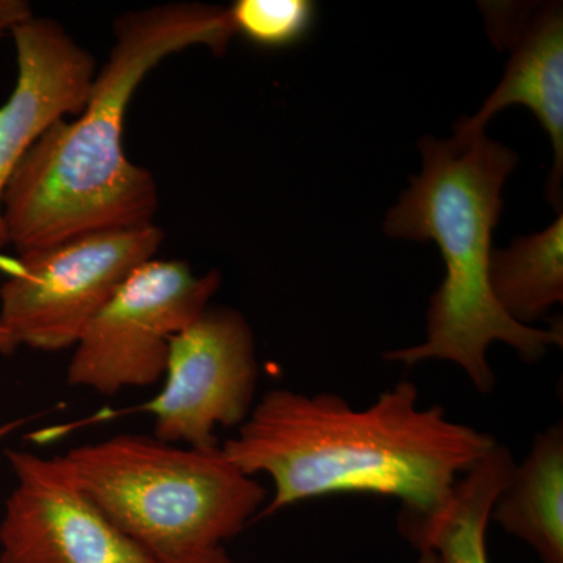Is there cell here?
<instances>
[{"label":"cell","instance_id":"cell-18","mask_svg":"<svg viewBox=\"0 0 563 563\" xmlns=\"http://www.w3.org/2000/svg\"><path fill=\"white\" fill-rule=\"evenodd\" d=\"M24 422V420H13L5 422V424H0V442H2L3 439H7L10 433H13L16 431V429H20Z\"/></svg>","mask_w":563,"mask_h":563},{"label":"cell","instance_id":"cell-15","mask_svg":"<svg viewBox=\"0 0 563 563\" xmlns=\"http://www.w3.org/2000/svg\"><path fill=\"white\" fill-rule=\"evenodd\" d=\"M31 3L25 0H0V38L9 36L20 22L31 18Z\"/></svg>","mask_w":563,"mask_h":563},{"label":"cell","instance_id":"cell-1","mask_svg":"<svg viewBox=\"0 0 563 563\" xmlns=\"http://www.w3.org/2000/svg\"><path fill=\"white\" fill-rule=\"evenodd\" d=\"M496 444L444 407L420 406L417 385L402 380L362 409L335 393L273 388L222 451L243 473L272 479L257 520L343 493L396 498L399 514L421 517L437 512Z\"/></svg>","mask_w":563,"mask_h":563},{"label":"cell","instance_id":"cell-10","mask_svg":"<svg viewBox=\"0 0 563 563\" xmlns=\"http://www.w3.org/2000/svg\"><path fill=\"white\" fill-rule=\"evenodd\" d=\"M488 35L496 47L510 51L506 74L490 98L470 120L455 124L454 140L484 133L499 111L525 106L550 135L554 168L548 199L562 211L563 177V14L561 2L481 3Z\"/></svg>","mask_w":563,"mask_h":563},{"label":"cell","instance_id":"cell-7","mask_svg":"<svg viewBox=\"0 0 563 563\" xmlns=\"http://www.w3.org/2000/svg\"><path fill=\"white\" fill-rule=\"evenodd\" d=\"M258 376L254 332L243 314L209 306L174 336L162 390L140 409L165 442L218 446L214 429L240 428L250 417Z\"/></svg>","mask_w":563,"mask_h":563},{"label":"cell","instance_id":"cell-5","mask_svg":"<svg viewBox=\"0 0 563 563\" xmlns=\"http://www.w3.org/2000/svg\"><path fill=\"white\" fill-rule=\"evenodd\" d=\"M157 224L91 233L47 250L0 255V325L20 346L73 350L87 325L143 263L161 250Z\"/></svg>","mask_w":563,"mask_h":563},{"label":"cell","instance_id":"cell-4","mask_svg":"<svg viewBox=\"0 0 563 563\" xmlns=\"http://www.w3.org/2000/svg\"><path fill=\"white\" fill-rule=\"evenodd\" d=\"M62 459L111 523L158 563L224 547L266 504L265 487L220 444L192 448L124 432Z\"/></svg>","mask_w":563,"mask_h":563},{"label":"cell","instance_id":"cell-8","mask_svg":"<svg viewBox=\"0 0 563 563\" xmlns=\"http://www.w3.org/2000/svg\"><path fill=\"white\" fill-rule=\"evenodd\" d=\"M5 457L14 487L0 520V563H158L85 495L62 455Z\"/></svg>","mask_w":563,"mask_h":563},{"label":"cell","instance_id":"cell-19","mask_svg":"<svg viewBox=\"0 0 563 563\" xmlns=\"http://www.w3.org/2000/svg\"><path fill=\"white\" fill-rule=\"evenodd\" d=\"M413 563H440L439 558L433 551H420V555H418L417 561Z\"/></svg>","mask_w":563,"mask_h":563},{"label":"cell","instance_id":"cell-9","mask_svg":"<svg viewBox=\"0 0 563 563\" xmlns=\"http://www.w3.org/2000/svg\"><path fill=\"white\" fill-rule=\"evenodd\" d=\"M16 52V84L0 107V206L7 185L55 122L77 117L87 106L98 62L57 20L35 16L10 33ZM9 246L0 211V251Z\"/></svg>","mask_w":563,"mask_h":563},{"label":"cell","instance_id":"cell-17","mask_svg":"<svg viewBox=\"0 0 563 563\" xmlns=\"http://www.w3.org/2000/svg\"><path fill=\"white\" fill-rule=\"evenodd\" d=\"M18 350V344L11 339L10 333L0 325V354L10 355Z\"/></svg>","mask_w":563,"mask_h":563},{"label":"cell","instance_id":"cell-11","mask_svg":"<svg viewBox=\"0 0 563 563\" xmlns=\"http://www.w3.org/2000/svg\"><path fill=\"white\" fill-rule=\"evenodd\" d=\"M515 465L509 448L496 444L455 483L437 512L421 517L399 514V532L418 551H433L440 563H490L487 528L492 509L509 484Z\"/></svg>","mask_w":563,"mask_h":563},{"label":"cell","instance_id":"cell-13","mask_svg":"<svg viewBox=\"0 0 563 563\" xmlns=\"http://www.w3.org/2000/svg\"><path fill=\"white\" fill-rule=\"evenodd\" d=\"M490 287L499 307L532 325L563 301V214L542 232L517 236L492 254Z\"/></svg>","mask_w":563,"mask_h":563},{"label":"cell","instance_id":"cell-2","mask_svg":"<svg viewBox=\"0 0 563 563\" xmlns=\"http://www.w3.org/2000/svg\"><path fill=\"white\" fill-rule=\"evenodd\" d=\"M233 36L228 9L206 3H162L114 20L87 106L33 144L3 192L0 211L18 255L155 224L157 181L122 146L129 103L165 58L195 46L222 55Z\"/></svg>","mask_w":563,"mask_h":563},{"label":"cell","instance_id":"cell-14","mask_svg":"<svg viewBox=\"0 0 563 563\" xmlns=\"http://www.w3.org/2000/svg\"><path fill=\"white\" fill-rule=\"evenodd\" d=\"M228 11L235 35L266 49L299 43L317 18L310 0H236Z\"/></svg>","mask_w":563,"mask_h":563},{"label":"cell","instance_id":"cell-12","mask_svg":"<svg viewBox=\"0 0 563 563\" xmlns=\"http://www.w3.org/2000/svg\"><path fill=\"white\" fill-rule=\"evenodd\" d=\"M490 521L523 540L542 563H563V426L533 437L531 451L493 506Z\"/></svg>","mask_w":563,"mask_h":563},{"label":"cell","instance_id":"cell-16","mask_svg":"<svg viewBox=\"0 0 563 563\" xmlns=\"http://www.w3.org/2000/svg\"><path fill=\"white\" fill-rule=\"evenodd\" d=\"M172 563H235V561L228 554L224 547H220L187 555V558Z\"/></svg>","mask_w":563,"mask_h":563},{"label":"cell","instance_id":"cell-6","mask_svg":"<svg viewBox=\"0 0 563 563\" xmlns=\"http://www.w3.org/2000/svg\"><path fill=\"white\" fill-rule=\"evenodd\" d=\"M221 280L184 261L143 263L74 344L66 383L102 396L162 383L174 336L206 312Z\"/></svg>","mask_w":563,"mask_h":563},{"label":"cell","instance_id":"cell-3","mask_svg":"<svg viewBox=\"0 0 563 563\" xmlns=\"http://www.w3.org/2000/svg\"><path fill=\"white\" fill-rule=\"evenodd\" d=\"M420 151L422 173L387 214L384 229L395 239L435 242L446 273L431 296L424 342L384 358L407 366L453 362L488 395L496 385L487 361L492 343L509 344L528 363L563 343L562 321L548 329L520 324L499 307L490 287L493 229L503 210L504 181L518 157L484 133L465 141L426 136Z\"/></svg>","mask_w":563,"mask_h":563}]
</instances>
